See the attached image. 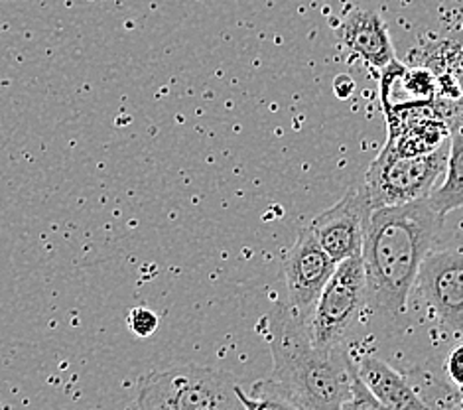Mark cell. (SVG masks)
Listing matches in <instances>:
<instances>
[{
	"label": "cell",
	"mask_w": 463,
	"mask_h": 410,
	"mask_svg": "<svg viewBox=\"0 0 463 410\" xmlns=\"http://www.w3.org/2000/svg\"><path fill=\"white\" fill-rule=\"evenodd\" d=\"M456 410H463V393H461V396H459V403H458Z\"/></svg>",
	"instance_id": "e0dca14e"
},
{
	"label": "cell",
	"mask_w": 463,
	"mask_h": 410,
	"mask_svg": "<svg viewBox=\"0 0 463 410\" xmlns=\"http://www.w3.org/2000/svg\"><path fill=\"white\" fill-rule=\"evenodd\" d=\"M444 371L448 375V381L463 393V341L449 351L444 363Z\"/></svg>",
	"instance_id": "9a60e30c"
},
{
	"label": "cell",
	"mask_w": 463,
	"mask_h": 410,
	"mask_svg": "<svg viewBox=\"0 0 463 410\" xmlns=\"http://www.w3.org/2000/svg\"><path fill=\"white\" fill-rule=\"evenodd\" d=\"M341 43L373 68H384L394 60L392 42L384 20L374 10H353L337 30Z\"/></svg>",
	"instance_id": "9c48e42d"
},
{
	"label": "cell",
	"mask_w": 463,
	"mask_h": 410,
	"mask_svg": "<svg viewBox=\"0 0 463 410\" xmlns=\"http://www.w3.org/2000/svg\"><path fill=\"white\" fill-rule=\"evenodd\" d=\"M416 284L438 324L463 336V251H430Z\"/></svg>",
	"instance_id": "52a82bcc"
},
{
	"label": "cell",
	"mask_w": 463,
	"mask_h": 410,
	"mask_svg": "<svg viewBox=\"0 0 463 410\" xmlns=\"http://www.w3.org/2000/svg\"><path fill=\"white\" fill-rule=\"evenodd\" d=\"M137 410H245L229 373L182 365L142 377Z\"/></svg>",
	"instance_id": "3957f363"
},
{
	"label": "cell",
	"mask_w": 463,
	"mask_h": 410,
	"mask_svg": "<svg viewBox=\"0 0 463 410\" xmlns=\"http://www.w3.org/2000/svg\"><path fill=\"white\" fill-rule=\"evenodd\" d=\"M341 410H391L384 406L377 396H374L365 383H363L359 377H355V383H353V389L347 401L341 405Z\"/></svg>",
	"instance_id": "5bb4252c"
},
{
	"label": "cell",
	"mask_w": 463,
	"mask_h": 410,
	"mask_svg": "<svg viewBox=\"0 0 463 410\" xmlns=\"http://www.w3.org/2000/svg\"><path fill=\"white\" fill-rule=\"evenodd\" d=\"M334 91L339 99H349L353 95V91H355V81H353V77L341 73L335 77Z\"/></svg>",
	"instance_id": "2e32d148"
},
{
	"label": "cell",
	"mask_w": 463,
	"mask_h": 410,
	"mask_svg": "<svg viewBox=\"0 0 463 410\" xmlns=\"http://www.w3.org/2000/svg\"><path fill=\"white\" fill-rule=\"evenodd\" d=\"M274 371L270 379L300 410H341L353 389L357 365L347 348L317 346L307 321L284 302H277L267 318Z\"/></svg>",
	"instance_id": "7a4b0ae2"
},
{
	"label": "cell",
	"mask_w": 463,
	"mask_h": 410,
	"mask_svg": "<svg viewBox=\"0 0 463 410\" xmlns=\"http://www.w3.org/2000/svg\"><path fill=\"white\" fill-rule=\"evenodd\" d=\"M449 142L434 152L404 157L384 147L365 174V190L373 209L404 205L426 199L434 184L446 172Z\"/></svg>",
	"instance_id": "277c9868"
},
{
	"label": "cell",
	"mask_w": 463,
	"mask_h": 410,
	"mask_svg": "<svg viewBox=\"0 0 463 410\" xmlns=\"http://www.w3.org/2000/svg\"><path fill=\"white\" fill-rule=\"evenodd\" d=\"M237 396L245 410H300L272 379L255 383L250 393L237 383Z\"/></svg>",
	"instance_id": "7c38bea8"
},
{
	"label": "cell",
	"mask_w": 463,
	"mask_h": 410,
	"mask_svg": "<svg viewBox=\"0 0 463 410\" xmlns=\"http://www.w3.org/2000/svg\"><path fill=\"white\" fill-rule=\"evenodd\" d=\"M428 204L444 217L463 207V125H458L451 132L446 178L438 190L428 195Z\"/></svg>",
	"instance_id": "8fae6325"
},
{
	"label": "cell",
	"mask_w": 463,
	"mask_h": 410,
	"mask_svg": "<svg viewBox=\"0 0 463 410\" xmlns=\"http://www.w3.org/2000/svg\"><path fill=\"white\" fill-rule=\"evenodd\" d=\"M160 326V318L154 310L146 306L132 308L128 312V328L137 338H150L156 334Z\"/></svg>",
	"instance_id": "4fadbf2b"
},
{
	"label": "cell",
	"mask_w": 463,
	"mask_h": 410,
	"mask_svg": "<svg viewBox=\"0 0 463 410\" xmlns=\"http://www.w3.org/2000/svg\"><path fill=\"white\" fill-rule=\"evenodd\" d=\"M371 212L365 186L353 187L335 205L316 215L310 229L322 249L339 264L361 254Z\"/></svg>",
	"instance_id": "ba28073f"
},
{
	"label": "cell",
	"mask_w": 463,
	"mask_h": 410,
	"mask_svg": "<svg viewBox=\"0 0 463 410\" xmlns=\"http://www.w3.org/2000/svg\"><path fill=\"white\" fill-rule=\"evenodd\" d=\"M335 269L337 262L322 249L312 229L304 227L282 264L284 304L300 319L310 321L317 298Z\"/></svg>",
	"instance_id": "8992f818"
},
{
	"label": "cell",
	"mask_w": 463,
	"mask_h": 410,
	"mask_svg": "<svg viewBox=\"0 0 463 410\" xmlns=\"http://www.w3.org/2000/svg\"><path fill=\"white\" fill-rule=\"evenodd\" d=\"M442 219L426 199L373 209L363 239L369 302L391 316L406 312L418 271L432 251Z\"/></svg>",
	"instance_id": "6da1fadb"
},
{
	"label": "cell",
	"mask_w": 463,
	"mask_h": 410,
	"mask_svg": "<svg viewBox=\"0 0 463 410\" xmlns=\"http://www.w3.org/2000/svg\"><path fill=\"white\" fill-rule=\"evenodd\" d=\"M357 365V377L367 389L391 410H428L412 381L374 356H365Z\"/></svg>",
	"instance_id": "30bf717a"
},
{
	"label": "cell",
	"mask_w": 463,
	"mask_h": 410,
	"mask_svg": "<svg viewBox=\"0 0 463 410\" xmlns=\"http://www.w3.org/2000/svg\"><path fill=\"white\" fill-rule=\"evenodd\" d=\"M369 302L365 267L361 254L337 264L319 294L314 314L307 321L310 336L317 346H339L355 328Z\"/></svg>",
	"instance_id": "5b68a950"
}]
</instances>
